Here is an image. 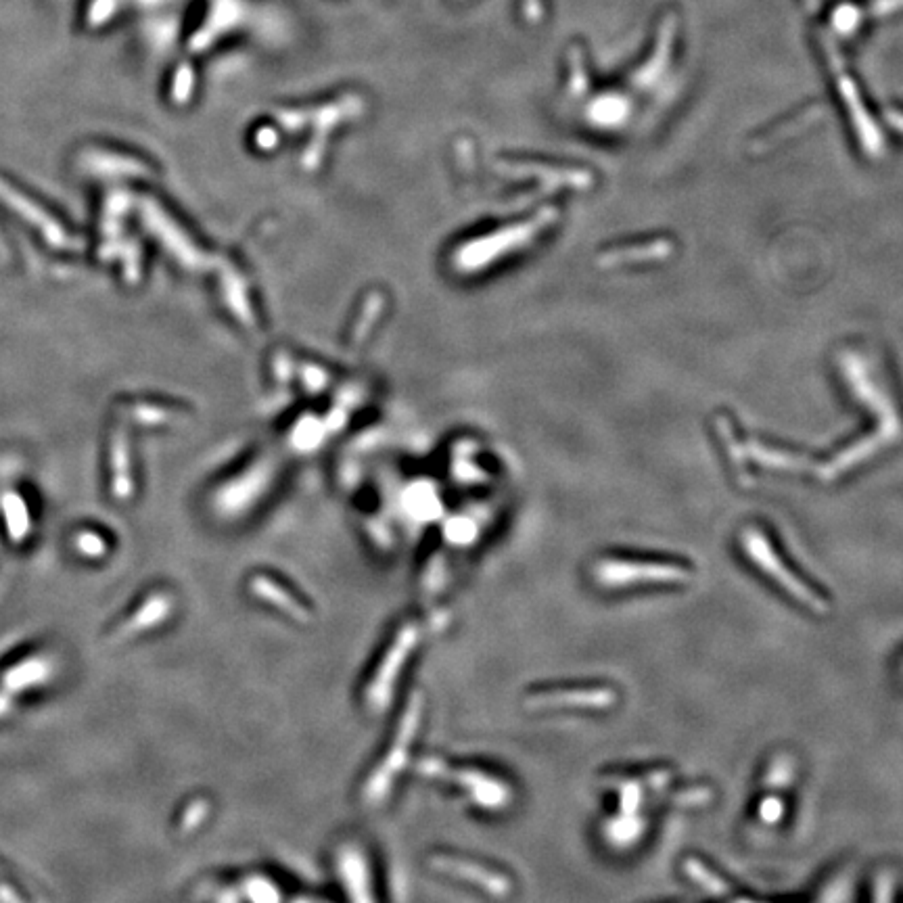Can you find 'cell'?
<instances>
[{"mask_svg":"<svg viewBox=\"0 0 903 903\" xmlns=\"http://www.w3.org/2000/svg\"><path fill=\"white\" fill-rule=\"evenodd\" d=\"M423 722V694L414 692L402 717L396 734H393L391 745L385 753V757L377 763L375 772L368 776V780L362 786V801L366 805H381L391 789L393 782L400 776V772H404L408 757H410V749L416 740V734H419Z\"/></svg>","mask_w":903,"mask_h":903,"instance_id":"1","label":"cell"},{"mask_svg":"<svg viewBox=\"0 0 903 903\" xmlns=\"http://www.w3.org/2000/svg\"><path fill=\"white\" fill-rule=\"evenodd\" d=\"M743 550L749 557V561L755 563L761 573H766L780 590L789 594L797 602V605L805 607L807 611H812L816 615L828 613V609H830L828 600L822 594H818L807 582H803L799 575H795L789 565H784V561L778 557L774 546L766 540V536H763L761 531L751 529V527H747L743 531Z\"/></svg>","mask_w":903,"mask_h":903,"instance_id":"2","label":"cell"},{"mask_svg":"<svg viewBox=\"0 0 903 903\" xmlns=\"http://www.w3.org/2000/svg\"><path fill=\"white\" fill-rule=\"evenodd\" d=\"M416 772L425 778L454 782L485 812H502L513 801L511 786L477 768H454L439 757H423L416 763Z\"/></svg>","mask_w":903,"mask_h":903,"instance_id":"3","label":"cell"},{"mask_svg":"<svg viewBox=\"0 0 903 903\" xmlns=\"http://www.w3.org/2000/svg\"><path fill=\"white\" fill-rule=\"evenodd\" d=\"M692 571L678 563L605 559L594 565V580L600 588H634L640 584H686Z\"/></svg>","mask_w":903,"mask_h":903,"instance_id":"4","label":"cell"},{"mask_svg":"<svg viewBox=\"0 0 903 903\" xmlns=\"http://www.w3.org/2000/svg\"><path fill=\"white\" fill-rule=\"evenodd\" d=\"M421 638L423 636H421L419 625L406 623L398 630L396 638L391 640L381 663L377 665L375 676L370 678L366 692H364V701L370 711L381 713L389 707L393 690H396L398 678L404 671V665L408 663L412 651L416 648V644L421 642Z\"/></svg>","mask_w":903,"mask_h":903,"instance_id":"5","label":"cell"},{"mask_svg":"<svg viewBox=\"0 0 903 903\" xmlns=\"http://www.w3.org/2000/svg\"><path fill=\"white\" fill-rule=\"evenodd\" d=\"M429 866L439 874H446L450 878H456L460 883L473 885L492 897H506L513 891L511 878L506 874L496 872L494 868L483 866L479 862L458 858V855L437 853L433 858H429Z\"/></svg>","mask_w":903,"mask_h":903,"instance_id":"6","label":"cell"},{"mask_svg":"<svg viewBox=\"0 0 903 903\" xmlns=\"http://www.w3.org/2000/svg\"><path fill=\"white\" fill-rule=\"evenodd\" d=\"M617 701V692L607 686L594 688H552L536 690L525 697V707L531 711L550 709H607Z\"/></svg>","mask_w":903,"mask_h":903,"instance_id":"7","label":"cell"},{"mask_svg":"<svg viewBox=\"0 0 903 903\" xmlns=\"http://www.w3.org/2000/svg\"><path fill=\"white\" fill-rule=\"evenodd\" d=\"M337 874L350 903H377L373 891V878L366 853L356 843H343L337 849Z\"/></svg>","mask_w":903,"mask_h":903,"instance_id":"8","label":"cell"},{"mask_svg":"<svg viewBox=\"0 0 903 903\" xmlns=\"http://www.w3.org/2000/svg\"><path fill=\"white\" fill-rule=\"evenodd\" d=\"M249 590L253 592V596H258L260 600H264L266 605L279 609L281 613L289 615L293 621L297 623H310L312 613L310 609L299 602L287 588H283L281 584H276L274 580L266 575H256L249 582Z\"/></svg>","mask_w":903,"mask_h":903,"instance_id":"9","label":"cell"},{"mask_svg":"<svg viewBox=\"0 0 903 903\" xmlns=\"http://www.w3.org/2000/svg\"><path fill=\"white\" fill-rule=\"evenodd\" d=\"M174 602L168 594H153L145 600V605L138 609L120 630V638H130L138 632H145L155 628V625L164 623L166 617L172 613Z\"/></svg>","mask_w":903,"mask_h":903,"instance_id":"10","label":"cell"},{"mask_svg":"<svg viewBox=\"0 0 903 903\" xmlns=\"http://www.w3.org/2000/svg\"><path fill=\"white\" fill-rule=\"evenodd\" d=\"M674 245H671L667 239H659V241H648V243H638V245H625V247H617L609 253L602 256V264L605 266H615V264H634V262H651V260H661L667 258Z\"/></svg>","mask_w":903,"mask_h":903,"instance_id":"11","label":"cell"},{"mask_svg":"<svg viewBox=\"0 0 903 903\" xmlns=\"http://www.w3.org/2000/svg\"><path fill=\"white\" fill-rule=\"evenodd\" d=\"M745 450H747V452L740 454V458H743V456L747 454V456H751L753 460L761 462V465H766V467L797 469V467L805 465V460L799 458V456H791V454H784V452H774V450H768V448H763V446H759V444H747ZM740 458H738V460H740Z\"/></svg>","mask_w":903,"mask_h":903,"instance_id":"12","label":"cell"},{"mask_svg":"<svg viewBox=\"0 0 903 903\" xmlns=\"http://www.w3.org/2000/svg\"><path fill=\"white\" fill-rule=\"evenodd\" d=\"M245 893L251 903H281L279 889H276L268 878L251 876L245 881Z\"/></svg>","mask_w":903,"mask_h":903,"instance_id":"13","label":"cell"},{"mask_svg":"<svg viewBox=\"0 0 903 903\" xmlns=\"http://www.w3.org/2000/svg\"><path fill=\"white\" fill-rule=\"evenodd\" d=\"M46 676V665L42 661H28L23 663L21 667H15L13 671L5 676V682L9 688H21L26 684L38 682Z\"/></svg>","mask_w":903,"mask_h":903,"instance_id":"14","label":"cell"},{"mask_svg":"<svg viewBox=\"0 0 903 903\" xmlns=\"http://www.w3.org/2000/svg\"><path fill=\"white\" fill-rule=\"evenodd\" d=\"M3 193H7V189H5V187H3ZM7 195H9V193H7ZM9 197L13 199V201H11V205L15 207V210H19L21 214H26V216H32L30 205H28V203H23V199H21L19 195L15 197V195L11 193ZM30 220H32V222L36 220V224H38V226H40V228L44 230L46 237H49V239H51L53 243H65V239L61 237V235H63V233H61V228H59L57 224H53V222H51L49 218H46L44 214H40V212L36 210V207H34V218H30Z\"/></svg>","mask_w":903,"mask_h":903,"instance_id":"15","label":"cell"},{"mask_svg":"<svg viewBox=\"0 0 903 903\" xmlns=\"http://www.w3.org/2000/svg\"><path fill=\"white\" fill-rule=\"evenodd\" d=\"M210 809L212 805L207 799H195L187 809H184L180 820L182 835H191V832H195L207 820V816H210Z\"/></svg>","mask_w":903,"mask_h":903,"instance_id":"16","label":"cell"},{"mask_svg":"<svg viewBox=\"0 0 903 903\" xmlns=\"http://www.w3.org/2000/svg\"><path fill=\"white\" fill-rule=\"evenodd\" d=\"M786 807L778 797H763L757 807V818L763 824H778L784 818Z\"/></svg>","mask_w":903,"mask_h":903,"instance_id":"17","label":"cell"},{"mask_svg":"<svg viewBox=\"0 0 903 903\" xmlns=\"http://www.w3.org/2000/svg\"><path fill=\"white\" fill-rule=\"evenodd\" d=\"M623 113H625V105H623L621 101H617V99L602 101V103L596 107V118H598L600 122H605V124L619 122V120L623 118Z\"/></svg>","mask_w":903,"mask_h":903,"instance_id":"18","label":"cell"},{"mask_svg":"<svg viewBox=\"0 0 903 903\" xmlns=\"http://www.w3.org/2000/svg\"><path fill=\"white\" fill-rule=\"evenodd\" d=\"M78 544H80V548H82L84 552H88V554H103V542H101L97 536L86 534V536L80 538Z\"/></svg>","mask_w":903,"mask_h":903,"instance_id":"19","label":"cell"},{"mask_svg":"<svg viewBox=\"0 0 903 903\" xmlns=\"http://www.w3.org/2000/svg\"><path fill=\"white\" fill-rule=\"evenodd\" d=\"M889 122H891L899 132H903V113L891 111V113H889Z\"/></svg>","mask_w":903,"mask_h":903,"instance_id":"20","label":"cell"},{"mask_svg":"<svg viewBox=\"0 0 903 903\" xmlns=\"http://www.w3.org/2000/svg\"><path fill=\"white\" fill-rule=\"evenodd\" d=\"M293 903H312V901H308V899H297V901H293Z\"/></svg>","mask_w":903,"mask_h":903,"instance_id":"21","label":"cell"}]
</instances>
